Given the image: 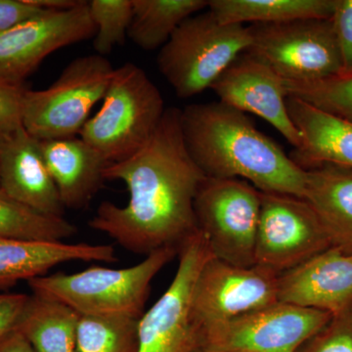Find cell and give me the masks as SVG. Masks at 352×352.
Segmentation results:
<instances>
[{"label":"cell","instance_id":"cell-1","mask_svg":"<svg viewBox=\"0 0 352 352\" xmlns=\"http://www.w3.org/2000/svg\"><path fill=\"white\" fill-rule=\"evenodd\" d=\"M180 115L179 109H166L149 141L104 171L105 180L126 185L129 201L124 207L104 201L88 224L134 254L178 249L198 230L194 204L207 176L187 150Z\"/></svg>","mask_w":352,"mask_h":352},{"label":"cell","instance_id":"cell-2","mask_svg":"<svg viewBox=\"0 0 352 352\" xmlns=\"http://www.w3.org/2000/svg\"><path fill=\"white\" fill-rule=\"evenodd\" d=\"M183 139L207 177L236 178L258 191L305 198V170L245 113L222 102L182 110Z\"/></svg>","mask_w":352,"mask_h":352},{"label":"cell","instance_id":"cell-3","mask_svg":"<svg viewBox=\"0 0 352 352\" xmlns=\"http://www.w3.org/2000/svg\"><path fill=\"white\" fill-rule=\"evenodd\" d=\"M178 254L163 248L131 267L91 266L80 272L43 275L29 280L34 295L64 303L80 316L126 317L144 314L153 279Z\"/></svg>","mask_w":352,"mask_h":352},{"label":"cell","instance_id":"cell-4","mask_svg":"<svg viewBox=\"0 0 352 352\" xmlns=\"http://www.w3.org/2000/svg\"><path fill=\"white\" fill-rule=\"evenodd\" d=\"M100 110L90 118L80 138L109 164L138 153L163 119L166 107L159 88L144 69L126 63L113 71Z\"/></svg>","mask_w":352,"mask_h":352},{"label":"cell","instance_id":"cell-5","mask_svg":"<svg viewBox=\"0 0 352 352\" xmlns=\"http://www.w3.org/2000/svg\"><path fill=\"white\" fill-rule=\"evenodd\" d=\"M249 28L222 24L210 10L182 23L160 50L157 67L179 98L195 96L249 50Z\"/></svg>","mask_w":352,"mask_h":352},{"label":"cell","instance_id":"cell-6","mask_svg":"<svg viewBox=\"0 0 352 352\" xmlns=\"http://www.w3.org/2000/svg\"><path fill=\"white\" fill-rule=\"evenodd\" d=\"M113 71L101 55L76 58L50 87L25 91L23 126L38 140L80 134L92 109L103 100Z\"/></svg>","mask_w":352,"mask_h":352},{"label":"cell","instance_id":"cell-7","mask_svg":"<svg viewBox=\"0 0 352 352\" xmlns=\"http://www.w3.org/2000/svg\"><path fill=\"white\" fill-rule=\"evenodd\" d=\"M194 208L214 258L240 267L256 265L261 191L245 180L206 177Z\"/></svg>","mask_w":352,"mask_h":352},{"label":"cell","instance_id":"cell-8","mask_svg":"<svg viewBox=\"0 0 352 352\" xmlns=\"http://www.w3.org/2000/svg\"><path fill=\"white\" fill-rule=\"evenodd\" d=\"M247 52L268 65L286 82H311L342 71L331 19H303L250 25Z\"/></svg>","mask_w":352,"mask_h":352},{"label":"cell","instance_id":"cell-9","mask_svg":"<svg viewBox=\"0 0 352 352\" xmlns=\"http://www.w3.org/2000/svg\"><path fill=\"white\" fill-rule=\"evenodd\" d=\"M179 263L173 282L138 321V352H194L200 336L192 320V295L201 268L212 258L200 230L178 248Z\"/></svg>","mask_w":352,"mask_h":352},{"label":"cell","instance_id":"cell-10","mask_svg":"<svg viewBox=\"0 0 352 352\" xmlns=\"http://www.w3.org/2000/svg\"><path fill=\"white\" fill-rule=\"evenodd\" d=\"M278 277L275 271L258 264L240 267L214 256L208 259L192 295V320L200 342L208 331L279 302Z\"/></svg>","mask_w":352,"mask_h":352},{"label":"cell","instance_id":"cell-11","mask_svg":"<svg viewBox=\"0 0 352 352\" xmlns=\"http://www.w3.org/2000/svg\"><path fill=\"white\" fill-rule=\"evenodd\" d=\"M333 315L277 302L243 315L201 336L208 352H296Z\"/></svg>","mask_w":352,"mask_h":352},{"label":"cell","instance_id":"cell-12","mask_svg":"<svg viewBox=\"0 0 352 352\" xmlns=\"http://www.w3.org/2000/svg\"><path fill=\"white\" fill-rule=\"evenodd\" d=\"M331 247L321 220L305 199L261 192L256 264L280 274Z\"/></svg>","mask_w":352,"mask_h":352},{"label":"cell","instance_id":"cell-13","mask_svg":"<svg viewBox=\"0 0 352 352\" xmlns=\"http://www.w3.org/2000/svg\"><path fill=\"white\" fill-rule=\"evenodd\" d=\"M88 1L43 15L0 32V80L24 85L51 53L95 36Z\"/></svg>","mask_w":352,"mask_h":352},{"label":"cell","instance_id":"cell-14","mask_svg":"<svg viewBox=\"0 0 352 352\" xmlns=\"http://www.w3.org/2000/svg\"><path fill=\"white\" fill-rule=\"evenodd\" d=\"M210 88L222 103L267 122L295 150L302 145L300 132L289 116L284 80L258 57L245 51Z\"/></svg>","mask_w":352,"mask_h":352},{"label":"cell","instance_id":"cell-15","mask_svg":"<svg viewBox=\"0 0 352 352\" xmlns=\"http://www.w3.org/2000/svg\"><path fill=\"white\" fill-rule=\"evenodd\" d=\"M278 300L333 316L352 307V252L331 247L280 273Z\"/></svg>","mask_w":352,"mask_h":352},{"label":"cell","instance_id":"cell-16","mask_svg":"<svg viewBox=\"0 0 352 352\" xmlns=\"http://www.w3.org/2000/svg\"><path fill=\"white\" fill-rule=\"evenodd\" d=\"M0 191L41 214L63 217L65 208L41 143L24 126L0 138Z\"/></svg>","mask_w":352,"mask_h":352},{"label":"cell","instance_id":"cell-17","mask_svg":"<svg viewBox=\"0 0 352 352\" xmlns=\"http://www.w3.org/2000/svg\"><path fill=\"white\" fill-rule=\"evenodd\" d=\"M287 108L300 132L302 145L294 150L292 160L303 170L321 166L352 168V122L288 96Z\"/></svg>","mask_w":352,"mask_h":352},{"label":"cell","instance_id":"cell-18","mask_svg":"<svg viewBox=\"0 0 352 352\" xmlns=\"http://www.w3.org/2000/svg\"><path fill=\"white\" fill-rule=\"evenodd\" d=\"M65 208L87 207L103 184L109 163L94 147L76 136L39 140Z\"/></svg>","mask_w":352,"mask_h":352},{"label":"cell","instance_id":"cell-19","mask_svg":"<svg viewBox=\"0 0 352 352\" xmlns=\"http://www.w3.org/2000/svg\"><path fill=\"white\" fill-rule=\"evenodd\" d=\"M76 261L113 263L118 258L112 245L0 240V289Z\"/></svg>","mask_w":352,"mask_h":352},{"label":"cell","instance_id":"cell-20","mask_svg":"<svg viewBox=\"0 0 352 352\" xmlns=\"http://www.w3.org/2000/svg\"><path fill=\"white\" fill-rule=\"evenodd\" d=\"M303 199L318 215L332 247L352 252V168L332 164L307 168Z\"/></svg>","mask_w":352,"mask_h":352},{"label":"cell","instance_id":"cell-21","mask_svg":"<svg viewBox=\"0 0 352 352\" xmlns=\"http://www.w3.org/2000/svg\"><path fill=\"white\" fill-rule=\"evenodd\" d=\"M336 0H212L208 9L222 24H281L331 19Z\"/></svg>","mask_w":352,"mask_h":352},{"label":"cell","instance_id":"cell-22","mask_svg":"<svg viewBox=\"0 0 352 352\" xmlns=\"http://www.w3.org/2000/svg\"><path fill=\"white\" fill-rule=\"evenodd\" d=\"M80 318L64 303L32 294L17 329L36 352H76Z\"/></svg>","mask_w":352,"mask_h":352},{"label":"cell","instance_id":"cell-23","mask_svg":"<svg viewBox=\"0 0 352 352\" xmlns=\"http://www.w3.org/2000/svg\"><path fill=\"white\" fill-rule=\"evenodd\" d=\"M129 38L141 50L152 51L168 43L185 20L208 9L207 0H132Z\"/></svg>","mask_w":352,"mask_h":352},{"label":"cell","instance_id":"cell-24","mask_svg":"<svg viewBox=\"0 0 352 352\" xmlns=\"http://www.w3.org/2000/svg\"><path fill=\"white\" fill-rule=\"evenodd\" d=\"M75 234L64 217L41 214L0 191V240L66 242Z\"/></svg>","mask_w":352,"mask_h":352},{"label":"cell","instance_id":"cell-25","mask_svg":"<svg viewBox=\"0 0 352 352\" xmlns=\"http://www.w3.org/2000/svg\"><path fill=\"white\" fill-rule=\"evenodd\" d=\"M138 321L126 317L80 316L76 352H138Z\"/></svg>","mask_w":352,"mask_h":352},{"label":"cell","instance_id":"cell-26","mask_svg":"<svg viewBox=\"0 0 352 352\" xmlns=\"http://www.w3.org/2000/svg\"><path fill=\"white\" fill-rule=\"evenodd\" d=\"M288 96L352 122V71L311 82H286Z\"/></svg>","mask_w":352,"mask_h":352},{"label":"cell","instance_id":"cell-27","mask_svg":"<svg viewBox=\"0 0 352 352\" xmlns=\"http://www.w3.org/2000/svg\"><path fill=\"white\" fill-rule=\"evenodd\" d=\"M95 29L94 46L97 54L105 57L124 43L133 13L132 0H91L88 1Z\"/></svg>","mask_w":352,"mask_h":352},{"label":"cell","instance_id":"cell-28","mask_svg":"<svg viewBox=\"0 0 352 352\" xmlns=\"http://www.w3.org/2000/svg\"><path fill=\"white\" fill-rule=\"evenodd\" d=\"M296 352H352V307L333 315Z\"/></svg>","mask_w":352,"mask_h":352},{"label":"cell","instance_id":"cell-29","mask_svg":"<svg viewBox=\"0 0 352 352\" xmlns=\"http://www.w3.org/2000/svg\"><path fill=\"white\" fill-rule=\"evenodd\" d=\"M27 88L0 80V138L23 126V106Z\"/></svg>","mask_w":352,"mask_h":352},{"label":"cell","instance_id":"cell-30","mask_svg":"<svg viewBox=\"0 0 352 352\" xmlns=\"http://www.w3.org/2000/svg\"><path fill=\"white\" fill-rule=\"evenodd\" d=\"M342 71H352V0H336L332 18Z\"/></svg>","mask_w":352,"mask_h":352},{"label":"cell","instance_id":"cell-31","mask_svg":"<svg viewBox=\"0 0 352 352\" xmlns=\"http://www.w3.org/2000/svg\"><path fill=\"white\" fill-rule=\"evenodd\" d=\"M46 11L30 0H0V32L38 17Z\"/></svg>","mask_w":352,"mask_h":352},{"label":"cell","instance_id":"cell-32","mask_svg":"<svg viewBox=\"0 0 352 352\" xmlns=\"http://www.w3.org/2000/svg\"><path fill=\"white\" fill-rule=\"evenodd\" d=\"M29 298L25 294L0 295V340L17 329Z\"/></svg>","mask_w":352,"mask_h":352},{"label":"cell","instance_id":"cell-33","mask_svg":"<svg viewBox=\"0 0 352 352\" xmlns=\"http://www.w3.org/2000/svg\"><path fill=\"white\" fill-rule=\"evenodd\" d=\"M0 352H36L29 340L18 329L11 331L0 340Z\"/></svg>","mask_w":352,"mask_h":352},{"label":"cell","instance_id":"cell-34","mask_svg":"<svg viewBox=\"0 0 352 352\" xmlns=\"http://www.w3.org/2000/svg\"><path fill=\"white\" fill-rule=\"evenodd\" d=\"M194 352H208V351H204V349H196V351Z\"/></svg>","mask_w":352,"mask_h":352}]
</instances>
